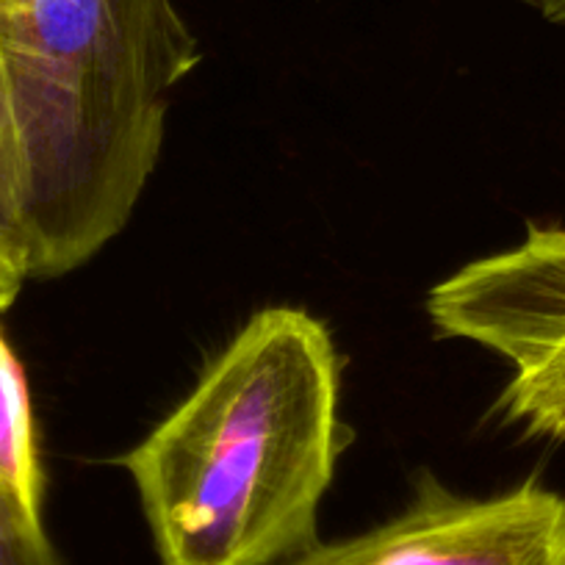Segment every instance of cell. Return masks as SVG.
<instances>
[{
    "mask_svg": "<svg viewBox=\"0 0 565 565\" xmlns=\"http://www.w3.org/2000/svg\"><path fill=\"white\" fill-rule=\"evenodd\" d=\"M280 565H565V497L537 480L469 497L424 475L399 513Z\"/></svg>",
    "mask_w": 565,
    "mask_h": 565,
    "instance_id": "cell-3",
    "label": "cell"
},
{
    "mask_svg": "<svg viewBox=\"0 0 565 565\" xmlns=\"http://www.w3.org/2000/svg\"><path fill=\"white\" fill-rule=\"evenodd\" d=\"M0 486L42 515L45 471L23 363L0 328Z\"/></svg>",
    "mask_w": 565,
    "mask_h": 565,
    "instance_id": "cell-5",
    "label": "cell"
},
{
    "mask_svg": "<svg viewBox=\"0 0 565 565\" xmlns=\"http://www.w3.org/2000/svg\"><path fill=\"white\" fill-rule=\"evenodd\" d=\"M0 565H62L45 519L0 486Z\"/></svg>",
    "mask_w": 565,
    "mask_h": 565,
    "instance_id": "cell-6",
    "label": "cell"
},
{
    "mask_svg": "<svg viewBox=\"0 0 565 565\" xmlns=\"http://www.w3.org/2000/svg\"><path fill=\"white\" fill-rule=\"evenodd\" d=\"M519 3H524V7L535 9L541 18H546L548 23H554L559 14V7H563V0H519Z\"/></svg>",
    "mask_w": 565,
    "mask_h": 565,
    "instance_id": "cell-7",
    "label": "cell"
},
{
    "mask_svg": "<svg viewBox=\"0 0 565 565\" xmlns=\"http://www.w3.org/2000/svg\"><path fill=\"white\" fill-rule=\"evenodd\" d=\"M427 317L510 366L499 405L530 436L565 441V225H526L519 244L436 282Z\"/></svg>",
    "mask_w": 565,
    "mask_h": 565,
    "instance_id": "cell-2",
    "label": "cell"
},
{
    "mask_svg": "<svg viewBox=\"0 0 565 565\" xmlns=\"http://www.w3.org/2000/svg\"><path fill=\"white\" fill-rule=\"evenodd\" d=\"M29 280H34L31 167L0 53V311L14 306Z\"/></svg>",
    "mask_w": 565,
    "mask_h": 565,
    "instance_id": "cell-4",
    "label": "cell"
},
{
    "mask_svg": "<svg viewBox=\"0 0 565 565\" xmlns=\"http://www.w3.org/2000/svg\"><path fill=\"white\" fill-rule=\"evenodd\" d=\"M554 23L565 25V0H563V7H559V14H557V20H554Z\"/></svg>",
    "mask_w": 565,
    "mask_h": 565,
    "instance_id": "cell-8",
    "label": "cell"
},
{
    "mask_svg": "<svg viewBox=\"0 0 565 565\" xmlns=\"http://www.w3.org/2000/svg\"><path fill=\"white\" fill-rule=\"evenodd\" d=\"M328 324L255 311L186 399L111 463L128 471L161 565H280L319 541L352 444Z\"/></svg>",
    "mask_w": 565,
    "mask_h": 565,
    "instance_id": "cell-1",
    "label": "cell"
}]
</instances>
